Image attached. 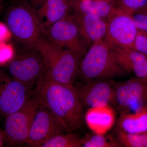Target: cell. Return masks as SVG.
I'll return each instance as SVG.
<instances>
[{"mask_svg":"<svg viewBox=\"0 0 147 147\" xmlns=\"http://www.w3.org/2000/svg\"><path fill=\"white\" fill-rule=\"evenodd\" d=\"M32 96L57 118L67 132H74L84 125L83 105L73 85L55 82L44 74Z\"/></svg>","mask_w":147,"mask_h":147,"instance_id":"1","label":"cell"},{"mask_svg":"<svg viewBox=\"0 0 147 147\" xmlns=\"http://www.w3.org/2000/svg\"><path fill=\"white\" fill-rule=\"evenodd\" d=\"M34 48L39 51L46 74L55 82L73 85L79 75L80 60L68 49L54 44L44 36L37 41Z\"/></svg>","mask_w":147,"mask_h":147,"instance_id":"2","label":"cell"},{"mask_svg":"<svg viewBox=\"0 0 147 147\" xmlns=\"http://www.w3.org/2000/svg\"><path fill=\"white\" fill-rule=\"evenodd\" d=\"M128 74L117 62L111 48L103 40L93 43L79 63L78 76L84 81L117 79Z\"/></svg>","mask_w":147,"mask_h":147,"instance_id":"3","label":"cell"},{"mask_svg":"<svg viewBox=\"0 0 147 147\" xmlns=\"http://www.w3.org/2000/svg\"><path fill=\"white\" fill-rule=\"evenodd\" d=\"M5 21L11 33L23 47L34 48L43 36L36 9L24 0H16L9 6Z\"/></svg>","mask_w":147,"mask_h":147,"instance_id":"4","label":"cell"},{"mask_svg":"<svg viewBox=\"0 0 147 147\" xmlns=\"http://www.w3.org/2000/svg\"><path fill=\"white\" fill-rule=\"evenodd\" d=\"M43 36L54 44L70 50L80 61L90 47L72 13L53 24Z\"/></svg>","mask_w":147,"mask_h":147,"instance_id":"5","label":"cell"},{"mask_svg":"<svg viewBox=\"0 0 147 147\" xmlns=\"http://www.w3.org/2000/svg\"><path fill=\"white\" fill-rule=\"evenodd\" d=\"M24 47L7 64V69L14 79L34 88L45 73V65L38 50Z\"/></svg>","mask_w":147,"mask_h":147,"instance_id":"6","label":"cell"},{"mask_svg":"<svg viewBox=\"0 0 147 147\" xmlns=\"http://www.w3.org/2000/svg\"><path fill=\"white\" fill-rule=\"evenodd\" d=\"M39 106L32 96L19 110L6 116L4 133L7 145L14 146L26 144Z\"/></svg>","mask_w":147,"mask_h":147,"instance_id":"7","label":"cell"},{"mask_svg":"<svg viewBox=\"0 0 147 147\" xmlns=\"http://www.w3.org/2000/svg\"><path fill=\"white\" fill-rule=\"evenodd\" d=\"M34 89L0 69V114L5 117L19 110L31 97Z\"/></svg>","mask_w":147,"mask_h":147,"instance_id":"8","label":"cell"},{"mask_svg":"<svg viewBox=\"0 0 147 147\" xmlns=\"http://www.w3.org/2000/svg\"><path fill=\"white\" fill-rule=\"evenodd\" d=\"M103 40L110 47L131 49L137 28L131 14L117 10L107 21Z\"/></svg>","mask_w":147,"mask_h":147,"instance_id":"9","label":"cell"},{"mask_svg":"<svg viewBox=\"0 0 147 147\" xmlns=\"http://www.w3.org/2000/svg\"><path fill=\"white\" fill-rule=\"evenodd\" d=\"M65 132V129L57 118L49 109L40 105L26 144L29 146L41 147L48 140Z\"/></svg>","mask_w":147,"mask_h":147,"instance_id":"10","label":"cell"},{"mask_svg":"<svg viewBox=\"0 0 147 147\" xmlns=\"http://www.w3.org/2000/svg\"><path fill=\"white\" fill-rule=\"evenodd\" d=\"M111 79H98L85 81L75 88L83 106L89 108L99 105L116 106L115 82Z\"/></svg>","mask_w":147,"mask_h":147,"instance_id":"11","label":"cell"},{"mask_svg":"<svg viewBox=\"0 0 147 147\" xmlns=\"http://www.w3.org/2000/svg\"><path fill=\"white\" fill-rule=\"evenodd\" d=\"M116 106L121 113L134 106L147 105V80L135 77L115 84Z\"/></svg>","mask_w":147,"mask_h":147,"instance_id":"12","label":"cell"},{"mask_svg":"<svg viewBox=\"0 0 147 147\" xmlns=\"http://www.w3.org/2000/svg\"><path fill=\"white\" fill-rule=\"evenodd\" d=\"M117 62L124 70L135 77L147 80V56L136 50L110 47Z\"/></svg>","mask_w":147,"mask_h":147,"instance_id":"13","label":"cell"},{"mask_svg":"<svg viewBox=\"0 0 147 147\" xmlns=\"http://www.w3.org/2000/svg\"><path fill=\"white\" fill-rule=\"evenodd\" d=\"M84 121L94 134L105 135L115 125V112L110 105L91 107L84 114Z\"/></svg>","mask_w":147,"mask_h":147,"instance_id":"14","label":"cell"},{"mask_svg":"<svg viewBox=\"0 0 147 147\" xmlns=\"http://www.w3.org/2000/svg\"><path fill=\"white\" fill-rule=\"evenodd\" d=\"M69 0H47L36 9L42 34L56 22L70 13Z\"/></svg>","mask_w":147,"mask_h":147,"instance_id":"15","label":"cell"},{"mask_svg":"<svg viewBox=\"0 0 147 147\" xmlns=\"http://www.w3.org/2000/svg\"><path fill=\"white\" fill-rule=\"evenodd\" d=\"M72 14L90 47L95 42L104 39L108 28L107 21L90 13Z\"/></svg>","mask_w":147,"mask_h":147,"instance_id":"16","label":"cell"},{"mask_svg":"<svg viewBox=\"0 0 147 147\" xmlns=\"http://www.w3.org/2000/svg\"><path fill=\"white\" fill-rule=\"evenodd\" d=\"M73 13H90L108 21L117 11L108 0H69Z\"/></svg>","mask_w":147,"mask_h":147,"instance_id":"17","label":"cell"},{"mask_svg":"<svg viewBox=\"0 0 147 147\" xmlns=\"http://www.w3.org/2000/svg\"><path fill=\"white\" fill-rule=\"evenodd\" d=\"M117 128L128 133H147V105L137 108L133 113H121L117 121Z\"/></svg>","mask_w":147,"mask_h":147,"instance_id":"18","label":"cell"},{"mask_svg":"<svg viewBox=\"0 0 147 147\" xmlns=\"http://www.w3.org/2000/svg\"><path fill=\"white\" fill-rule=\"evenodd\" d=\"M116 139L120 147H147V132L142 134L128 133L117 128Z\"/></svg>","mask_w":147,"mask_h":147,"instance_id":"19","label":"cell"},{"mask_svg":"<svg viewBox=\"0 0 147 147\" xmlns=\"http://www.w3.org/2000/svg\"><path fill=\"white\" fill-rule=\"evenodd\" d=\"M82 147V139L74 132H67L53 137L41 147Z\"/></svg>","mask_w":147,"mask_h":147,"instance_id":"20","label":"cell"},{"mask_svg":"<svg viewBox=\"0 0 147 147\" xmlns=\"http://www.w3.org/2000/svg\"><path fill=\"white\" fill-rule=\"evenodd\" d=\"M105 135L94 134L82 139V147H120L116 139H108Z\"/></svg>","mask_w":147,"mask_h":147,"instance_id":"21","label":"cell"},{"mask_svg":"<svg viewBox=\"0 0 147 147\" xmlns=\"http://www.w3.org/2000/svg\"><path fill=\"white\" fill-rule=\"evenodd\" d=\"M117 10L132 14L147 4V0H108Z\"/></svg>","mask_w":147,"mask_h":147,"instance_id":"22","label":"cell"},{"mask_svg":"<svg viewBox=\"0 0 147 147\" xmlns=\"http://www.w3.org/2000/svg\"><path fill=\"white\" fill-rule=\"evenodd\" d=\"M147 56V31L137 29V34L131 49Z\"/></svg>","mask_w":147,"mask_h":147,"instance_id":"23","label":"cell"},{"mask_svg":"<svg viewBox=\"0 0 147 147\" xmlns=\"http://www.w3.org/2000/svg\"><path fill=\"white\" fill-rule=\"evenodd\" d=\"M137 28L147 31V4L131 14Z\"/></svg>","mask_w":147,"mask_h":147,"instance_id":"24","label":"cell"},{"mask_svg":"<svg viewBox=\"0 0 147 147\" xmlns=\"http://www.w3.org/2000/svg\"><path fill=\"white\" fill-rule=\"evenodd\" d=\"M15 55L13 47L5 42H0V65L8 64Z\"/></svg>","mask_w":147,"mask_h":147,"instance_id":"25","label":"cell"},{"mask_svg":"<svg viewBox=\"0 0 147 147\" xmlns=\"http://www.w3.org/2000/svg\"><path fill=\"white\" fill-rule=\"evenodd\" d=\"M10 31L7 26L0 23V42H5L10 36Z\"/></svg>","mask_w":147,"mask_h":147,"instance_id":"26","label":"cell"},{"mask_svg":"<svg viewBox=\"0 0 147 147\" xmlns=\"http://www.w3.org/2000/svg\"><path fill=\"white\" fill-rule=\"evenodd\" d=\"M24 1H26L28 3L35 9H36L47 0H24Z\"/></svg>","mask_w":147,"mask_h":147,"instance_id":"27","label":"cell"},{"mask_svg":"<svg viewBox=\"0 0 147 147\" xmlns=\"http://www.w3.org/2000/svg\"><path fill=\"white\" fill-rule=\"evenodd\" d=\"M5 141V137L4 132L3 133L0 131V147L3 146V144Z\"/></svg>","mask_w":147,"mask_h":147,"instance_id":"28","label":"cell"},{"mask_svg":"<svg viewBox=\"0 0 147 147\" xmlns=\"http://www.w3.org/2000/svg\"><path fill=\"white\" fill-rule=\"evenodd\" d=\"M5 0H0V12L4 7Z\"/></svg>","mask_w":147,"mask_h":147,"instance_id":"29","label":"cell"}]
</instances>
